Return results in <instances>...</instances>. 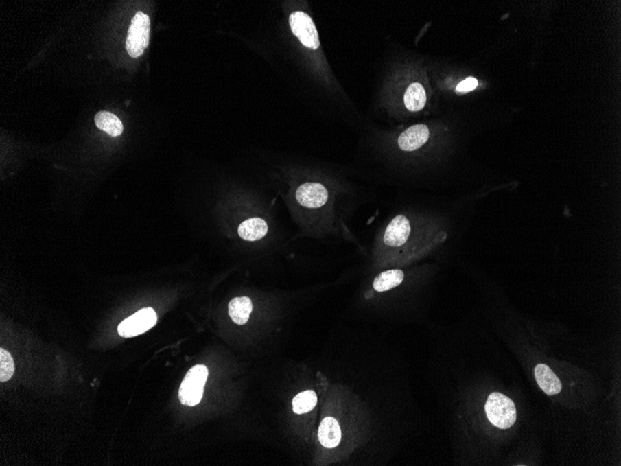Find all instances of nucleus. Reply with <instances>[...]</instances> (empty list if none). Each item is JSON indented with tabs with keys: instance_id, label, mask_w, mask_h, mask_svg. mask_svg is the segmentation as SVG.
Here are the masks:
<instances>
[{
	"instance_id": "nucleus-1",
	"label": "nucleus",
	"mask_w": 621,
	"mask_h": 466,
	"mask_svg": "<svg viewBox=\"0 0 621 466\" xmlns=\"http://www.w3.org/2000/svg\"><path fill=\"white\" fill-rule=\"evenodd\" d=\"M447 235L437 230V226L419 224L408 216H395L382 230L376 242L388 251L410 254L425 250L430 246L445 240Z\"/></svg>"
},
{
	"instance_id": "nucleus-2",
	"label": "nucleus",
	"mask_w": 621,
	"mask_h": 466,
	"mask_svg": "<svg viewBox=\"0 0 621 466\" xmlns=\"http://www.w3.org/2000/svg\"><path fill=\"white\" fill-rule=\"evenodd\" d=\"M484 412L490 423L500 429L512 428L516 421V408L510 397L494 392L487 397Z\"/></svg>"
},
{
	"instance_id": "nucleus-3",
	"label": "nucleus",
	"mask_w": 621,
	"mask_h": 466,
	"mask_svg": "<svg viewBox=\"0 0 621 466\" xmlns=\"http://www.w3.org/2000/svg\"><path fill=\"white\" fill-rule=\"evenodd\" d=\"M208 376L209 371L206 366L196 365L190 369L180 386L179 399L182 404L189 407L199 404Z\"/></svg>"
},
{
	"instance_id": "nucleus-4",
	"label": "nucleus",
	"mask_w": 621,
	"mask_h": 466,
	"mask_svg": "<svg viewBox=\"0 0 621 466\" xmlns=\"http://www.w3.org/2000/svg\"><path fill=\"white\" fill-rule=\"evenodd\" d=\"M150 30L151 23L148 15L141 12L136 13L135 16L132 18L126 41V48L132 58L141 56L148 48Z\"/></svg>"
},
{
	"instance_id": "nucleus-5",
	"label": "nucleus",
	"mask_w": 621,
	"mask_h": 466,
	"mask_svg": "<svg viewBox=\"0 0 621 466\" xmlns=\"http://www.w3.org/2000/svg\"><path fill=\"white\" fill-rule=\"evenodd\" d=\"M290 25L292 33L306 48L317 49L320 47L316 25L307 13L300 10L292 12L290 16Z\"/></svg>"
},
{
	"instance_id": "nucleus-6",
	"label": "nucleus",
	"mask_w": 621,
	"mask_h": 466,
	"mask_svg": "<svg viewBox=\"0 0 621 466\" xmlns=\"http://www.w3.org/2000/svg\"><path fill=\"white\" fill-rule=\"evenodd\" d=\"M157 316L153 308H143L119 324V334L125 338L135 337L149 331L156 324Z\"/></svg>"
},
{
	"instance_id": "nucleus-7",
	"label": "nucleus",
	"mask_w": 621,
	"mask_h": 466,
	"mask_svg": "<svg viewBox=\"0 0 621 466\" xmlns=\"http://www.w3.org/2000/svg\"><path fill=\"white\" fill-rule=\"evenodd\" d=\"M296 200L305 208H320L329 200V192L322 183H305L296 191Z\"/></svg>"
},
{
	"instance_id": "nucleus-8",
	"label": "nucleus",
	"mask_w": 621,
	"mask_h": 466,
	"mask_svg": "<svg viewBox=\"0 0 621 466\" xmlns=\"http://www.w3.org/2000/svg\"><path fill=\"white\" fill-rule=\"evenodd\" d=\"M430 138L429 128L424 124L411 126L398 138V146L403 152H413L423 148Z\"/></svg>"
},
{
	"instance_id": "nucleus-9",
	"label": "nucleus",
	"mask_w": 621,
	"mask_h": 466,
	"mask_svg": "<svg viewBox=\"0 0 621 466\" xmlns=\"http://www.w3.org/2000/svg\"><path fill=\"white\" fill-rule=\"evenodd\" d=\"M534 374H535L537 383L545 394L548 395L559 394L562 390V383L549 366L539 364L536 366Z\"/></svg>"
},
{
	"instance_id": "nucleus-10",
	"label": "nucleus",
	"mask_w": 621,
	"mask_h": 466,
	"mask_svg": "<svg viewBox=\"0 0 621 466\" xmlns=\"http://www.w3.org/2000/svg\"><path fill=\"white\" fill-rule=\"evenodd\" d=\"M318 439L322 446L327 449H333L340 444V439H342V431H340V425L336 419L327 417L321 421L318 430Z\"/></svg>"
},
{
	"instance_id": "nucleus-11",
	"label": "nucleus",
	"mask_w": 621,
	"mask_h": 466,
	"mask_svg": "<svg viewBox=\"0 0 621 466\" xmlns=\"http://www.w3.org/2000/svg\"><path fill=\"white\" fill-rule=\"evenodd\" d=\"M268 232V225L261 218L248 219L242 222L238 229V235L248 242H256L266 237Z\"/></svg>"
},
{
	"instance_id": "nucleus-12",
	"label": "nucleus",
	"mask_w": 621,
	"mask_h": 466,
	"mask_svg": "<svg viewBox=\"0 0 621 466\" xmlns=\"http://www.w3.org/2000/svg\"><path fill=\"white\" fill-rule=\"evenodd\" d=\"M230 318L238 325L247 323L251 312H253V302L248 297H237L229 303Z\"/></svg>"
},
{
	"instance_id": "nucleus-13",
	"label": "nucleus",
	"mask_w": 621,
	"mask_h": 466,
	"mask_svg": "<svg viewBox=\"0 0 621 466\" xmlns=\"http://www.w3.org/2000/svg\"><path fill=\"white\" fill-rule=\"evenodd\" d=\"M403 279H405V275L400 269H391V270L382 272L375 277L373 289L377 292H388V290L399 286Z\"/></svg>"
},
{
	"instance_id": "nucleus-14",
	"label": "nucleus",
	"mask_w": 621,
	"mask_h": 466,
	"mask_svg": "<svg viewBox=\"0 0 621 466\" xmlns=\"http://www.w3.org/2000/svg\"><path fill=\"white\" fill-rule=\"evenodd\" d=\"M427 100L425 90L420 83H412L403 96L405 106L411 112H418L423 109Z\"/></svg>"
},
{
	"instance_id": "nucleus-15",
	"label": "nucleus",
	"mask_w": 621,
	"mask_h": 466,
	"mask_svg": "<svg viewBox=\"0 0 621 466\" xmlns=\"http://www.w3.org/2000/svg\"><path fill=\"white\" fill-rule=\"evenodd\" d=\"M95 124L99 130H104L113 137H117L123 132L121 120L112 113L102 111L96 115Z\"/></svg>"
},
{
	"instance_id": "nucleus-16",
	"label": "nucleus",
	"mask_w": 621,
	"mask_h": 466,
	"mask_svg": "<svg viewBox=\"0 0 621 466\" xmlns=\"http://www.w3.org/2000/svg\"><path fill=\"white\" fill-rule=\"evenodd\" d=\"M317 403V395L312 390H306L296 395L292 401L293 412L303 415L311 412Z\"/></svg>"
},
{
	"instance_id": "nucleus-17",
	"label": "nucleus",
	"mask_w": 621,
	"mask_h": 466,
	"mask_svg": "<svg viewBox=\"0 0 621 466\" xmlns=\"http://www.w3.org/2000/svg\"><path fill=\"white\" fill-rule=\"evenodd\" d=\"M14 361L8 351L0 349V382L5 383L14 373Z\"/></svg>"
},
{
	"instance_id": "nucleus-18",
	"label": "nucleus",
	"mask_w": 621,
	"mask_h": 466,
	"mask_svg": "<svg viewBox=\"0 0 621 466\" xmlns=\"http://www.w3.org/2000/svg\"><path fill=\"white\" fill-rule=\"evenodd\" d=\"M478 81L476 78H468L458 84L457 88H456V91H457L458 93H468V91H473L474 89L478 87Z\"/></svg>"
}]
</instances>
